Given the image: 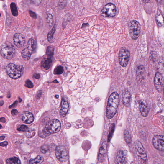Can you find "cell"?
<instances>
[{"mask_svg": "<svg viewBox=\"0 0 164 164\" xmlns=\"http://www.w3.org/2000/svg\"><path fill=\"white\" fill-rule=\"evenodd\" d=\"M119 103L118 93L114 92L109 96L106 108V117L108 119L112 118L116 114Z\"/></svg>", "mask_w": 164, "mask_h": 164, "instance_id": "6da1fadb", "label": "cell"}, {"mask_svg": "<svg viewBox=\"0 0 164 164\" xmlns=\"http://www.w3.org/2000/svg\"><path fill=\"white\" fill-rule=\"evenodd\" d=\"M135 157L139 163H147V159L146 151L142 144L139 141L136 142L134 146Z\"/></svg>", "mask_w": 164, "mask_h": 164, "instance_id": "7a4b0ae2", "label": "cell"}, {"mask_svg": "<svg viewBox=\"0 0 164 164\" xmlns=\"http://www.w3.org/2000/svg\"><path fill=\"white\" fill-rule=\"evenodd\" d=\"M61 128L60 122L56 119H54L47 123L44 128L42 132L45 136L50 135L51 134L58 132Z\"/></svg>", "mask_w": 164, "mask_h": 164, "instance_id": "3957f363", "label": "cell"}, {"mask_svg": "<svg viewBox=\"0 0 164 164\" xmlns=\"http://www.w3.org/2000/svg\"><path fill=\"white\" fill-rule=\"evenodd\" d=\"M24 68L23 66L10 63L7 65L6 71L9 76L13 79H17L23 76Z\"/></svg>", "mask_w": 164, "mask_h": 164, "instance_id": "277c9868", "label": "cell"}, {"mask_svg": "<svg viewBox=\"0 0 164 164\" xmlns=\"http://www.w3.org/2000/svg\"><path fill=\"white\" fill-rule=\"evenodd\" d=\"M1 53L4 58L7 59H12L15 54V49L12 43L6 42L2 45Z\"/></svg>", "mask_w": 164, "mask_h": 164, "instance_id": "5b68a950", "label": "cell"}, {"mask_svg": "<svg viewBox=\"0 0 164 164\" xmlns=\"http://www.w3.org/2000/svg\"><path fill=\"white\" fill-rule=\"evenodd\" d=\"M130 37L134 40H136L139 37L141 31L140 25L139 22L133 20L128 24Z\"/></svg>", "mask_w": 164, "mask_h": 164, "instance_id": "8992f818", "label": "cell"}, {"mask_svg": "<svg viewBox=\"0 0 164 164\" xmlns=\"http://www.w3.org/2000/svg\"><path fill=\"white\" fill-rule=\"evenodd\" d=\"M35 40L32 38L29 39L28 42L27 48H24L22 52V57L24 60H29L35 51Z\"/></svg>", "mask_w": 164, "mask_h": 164, "instance_id": "52a82bcc", "label": "cell"}, {"mask_svg": "<svg viewBox=\"0 0 164 164\" xmlns=\"http://www.w3.org/2000/svg\"><path fill=\"white\" fill-rule=\"evenodd\" d=\"M117 9L116 6L111 3L107 4L103 7L101 12V15L105 17H113L116 15Z\"/></svg>", "mask_w": 164, "mask_h": 164, "instance_id": "ba28073f", "label": "cell"}, {"mask_svg": "<svg viewBox=\"0 0 164 164\" xmlns=\"http://www.w3.org/2000/svg\"><path fill=\"white\" fill-rule=\"evenodd\" d=\"M130 58L129 51L125 48H122L119 52V59L120 65L123 67L127 65Z\"/></svg>", "mask_w": 164, "mask_h": 164, "instance_id": "9c48e42d", "label": "cell"}, {"mask_svg": "<svg viewBox=\"0 0 164 164\" xmlns=\"http://www.w3.org/2000/svg\"><path fill=\"white\" fill-rule=\"evenodd\" d=\"M55 154L57 158L60 162H65L68 159V154L64 147L58 146L57 147L55 150Z\"/></svg>", "mask_w": 164, "mask_h": 164, "instance_id": "30bf717a", "label": "cell"}, {"mask_svg": "<svg viewBox=\"0 0 164 164\" xmlns=\"http://www.w3.org/2000/svg\"><path fill=\"white\" fill-rule=\"evenodd\" d=\"M152 144L157 150L161 151H164V135L155 136L152 140Z\"/></svg>", "mask_w": 164, "mask_h": 164, "instance_id": "8fae6325", "label": "cell"}, {"mask_svg": "<svg viewBox=\"0 0 164 164\" xmlns=\"http://www.w3.org/2000/svg\"><path fill=\"white\" fill-rule=\"evenodd\" d=\"M154 82L156 90L159 92H161L162 90L163 83V78L161 73L159 72L156 73Z\"/></svg>", "mask_w": 164, "mask_h": 164, "instance_id": "7c38bea8", "label": "cell"}, {"mask_svg": "<svg viewBox=\"0 0 164 164\" xmlns=\"http://www.w3.org/2000/svg\"><path fill=\"white\" fill-rule=\"evenodd\" d=\"M14 43L18 47H23L25 43V38L24 36L21 33H16L13 37Z\"/></svg>", "mask_w": 164, "mask_h": 164, "instance_id": "4fadbf2b", "label": "cell"}, {"mask_svg": "<svg viewBox=\"0 0 164 164\" xmlns=\"http://www.w3.org/2000/svg\"><path fill=\"white\" fill-rule=\"evenodd\" d=\"M21 118L22 121L25 124H31L34 120L33 115L28 111H24L22 114Z\"/></svg>", "mask_w": 164, "mask_h": 164, "instance_id": "5bb4252c", "label": "cell"}, {"mask_svg": "<svg viewBox=\"0 0 164 164\" xmlns=\"http://www.w3.org/2000/svg\"><path fill=\"white\" fill-rule=\"evenodd\" d=\"M68 101L64 99H63L61 103V109L60 111L61 117H64L65 116L68 112Z\"/></svg>", "mask_w": 164, "mask_h": 164, "instance_id": "9a60e30c", "label": "cell"}, {"mask_svg": "<svg viewBox=\"0 0 164 164\" xmlns=\"http://www.w3.org/2000/svg\"><path fill=\"white\" fill-rule=\"evenodd\" d=\"M106 142H104L101 147L99 155V160L102 161L106 155Z\"/></svg>", "mask_w": 164, "mask_h": 164, "instance_id": "2e32d148", "label": "cell"}, {"mask_svg": "<svg viewBox=\"0 0 164 164\" xmlns=\"http://www.w3.org/2000/svg\"><path fill=\"white\" fill-rule=\"evenodd\" d=\"M123 102L124 105L128 106L130 101L131 99V95L128 91H125L122 94Z\"/></svg>", "mask_w": 164, "mask_h": 164, "instance_id": "e0dca14e", "label": "cell"}, {"mask_svg": "<svg viewBox=\"0 0 164 164\" xmlns=\"http://www.w3.org/2000/svg\"><path fill=\"white\" fill-rule=\"evenodd\" d=\"M125 162V158L124 152L122 151H119L117 156V163L118 164H124Z\"/></svg>", "mask_w": 164, "mask_h": 164, "instance_id": "ac0fdd59", "label": "cell"}, {"mask_svg": "<svg viewBox=\"0 0 164 164\" xmlns=\"http://www.w3.org/2000/svg\"><path fill=\"white\" fill-rule=\"evenodd\" d=\"M140 106L142 115L144 117L147 116L148 113V109L147 106L143 102L140 101Z\"/></svg>", "mask_w": 164, "mask_h": 164, "instance_id": "d6986e66", "label": "cell"}, {"mask_svg": "<svg viewBox=\"0 0 164 164\" xmlns=\"http://www.w3.org/2000/svg\"><path fill=\"white\" fill-rule=\"evenodd\" d=\"M156 23L159 27H163L164 26V19L162 14L158 11L156 16Z\"/></svg>", "mask_w": 164, "mask_h": 164, "instance_id": "ffe728a7", "label": "cell"}, {"mask_svg": "<svg viewBox=\"0 0 164 164\" xmlns=\"http://www.w3.org/2000/svg\"><path fill=\"white\" fill-rule=\"evenodd\" d=\"M52 60L51 58H47L44 59L41 64V65L46 70L49 69L51 65Z\"/></svg>", "mask_w": 164, "mask_h": 164, "instance_id": "44dd1931", "label": "cell"}, {"mask_svg": "<svg viewBox=\"0 0 164 164\" xmlns=\"http://www.w3.org/2000/svg\"><path fill=\"white\" fill-rule=\"evenodd\" d=\"M44 161V158L40 156H38L35 159H31L29 160V163L30 164H41Z\"/></svg>", "mask_w": 164, "mask_h": 164, "instance_id": "7402d4cb", "label": "cell"}, {"mask_svg": "<svg viewBox=\"0 0 164 164\" xmlns=\"http://www.w3.org/2000/svg\"><path fill=\"white\" fill-rule=\"evenodd\" d=\"M10 7L11 12L13 15L14 17L17 16L18 12L16 4L14 2H12L11 3Z\"/></svg>", "mask_w": 164, "mask_h": 164, "instance_id": "603a6c76", "label": "cell"}, {"mask_svg": "<svg viewBox=\"0 0 164 164\" xmlns=\"http://www.w3.org/2000/svg\"><path fill=\"white\" fill-rule=\"evenodd\" d=\"M6 162L8 164H20L21 162L19 159L14 157L7 159Z\"/></svg>", "mask_w": 164, "mask_h": 164, "instance_id": "cb8c5ba5", "label": "cell"}, {"mask_svg": "<svg viewBox=\"0 0 164 164\" xmlns=\"http://www.w3.org/2000/svg\"><path fill=\"white\" fill-rule=\"evenodd\" d=\"M55 31V28L54 27L48 33L47 35V40L48 42L50 43H52L53 42V38L54 33Z\"/></svg>", "mask_w": 164, "mask_h": 164, "instance_id": "d4e9b609", "label": "cell"}, {"mask_svg": "<svg viewBox=\"0 0 164 164\" xmlns=\"http://www.w3.org/2000/svg\"><path fill=\"white\" fill-rule=\"evenodd\" d=\"M35 135V132L34 129H29L25 133L26 136L28 138H31L34 137Z\"/></svg>", "mask_w": 164, "mask_h": 164, "instance_id": "484cf974", "label": "cell"}, {"mask_svg": "<svg viewBox=\"0 0 164 164\" xmlns=\"http://www.w3.org/2000/svg\"><path fill=\"white\" fill-rule=\"evenodd\" d=\"M64 68L62 66H59L57 67L54 70V73L57 75H59L64 72Z\"/></svg>", "mask_w": 164, "mask_h": 164, "instance_id": "4316f807", "label": "cell"}, {"mask_svg": "<svg viewBox=\"0 0 164 164\" xmlns=\"http://www.w3.org/2000/svg\"><path fill=\"white\" fill-rule=\"evenodd\" d=\"M145 69L143 66H140L137 69L136 71V74L137 76H140L142 75L144 73Z\"/></svg>", "mask_w": 164, "mask_h": 164, "instance_id": "83f0119b", "label": "cell"}, {"mask_svg": "<svg viewBox=\"0 0 164 164\" xmlns=\"http://www.w3.org/2000/svg\"><path fill=\"white\" fill-rule=\"evenodd\" d=\"M124 137L127 143L129 144L131 142V137L129 134L127 130H125L124 132Z\"/></svg>", "mask_w": 164, "mask_h": 164, "instance_id": "f1b7e54d", "label": "cell"}, {"mask_svg": "<svg viewBox=\"0 0 164 164\" xmlns=\"http://www.w3.org/2000/svg\"><path fill=\"white\" fill-rule=\"evenodd\" d=\"M54 54V48L52 47H48L47 49L46 54L49 57L53 56Z\"/></svg>", "mask_w": 164, "mask_h": 164, "instance_id": "f546056e", "label": "cell"}, {"mask_svg": "<svg viewBox=\"0 0 164 164\" xmlns=\"http://www.w3.org/2000/svg\"><path fill=\"white\" fill-rule=\"evenodd\" d=\"M47 21L48 23L50 25H53V17L50 13L47 14Z\"/></svg>", "mask_w": 164, "mask_h": 164, "instance_id": "4dcf8cb0", "label": "cell"}, {"mask_svg": "<svg viewBox=\"0 0 164 164\" xmlns=\"http://www.w3.org/2000/svg\"><path fill=\"white\" fill-rule=\"evenodd\" d=\"M25 86L28 88H32L34 87V85L30 80H28L25 81Z\"/></svg>", "mask_w": 164, "mask_h": 164, "instance_id": "1f68e13d", "label": "cell"}, {"mask_svg": "<svg viewBox=\"0 0 164 164\" xmlns=\"http://www.w3.org/2000/svg\"><path fill=\"white\" fill-rule=\"evenodd\" d=\"M28 129L29 128L28 127L25 125H22L20 128L17 129L18 131L25 132H27Z\"/></svg>", "mask_w": 164, "mask_h": 164, "instance_id": "d6a6232c", "label": "cell"}, {"mask_svg": "<svg viewBox=\"0 0 164 164\" xmlns=\"http://www.w3.org/2000/svg\"><path fill=\"white\" fill-rule=\"evenodd\" d=\"M48 150H49V148L46 145H43L41 147V151L43 154H46Z\"/></svg>", "mask_w": 164, "mask_h": 164, "instance_id": "836d02e7", "label": "cell"}, {"mask_svg": "<svg viewBox=\"0 0 164 164\" xmlns=\"http://www.w3.org/2000/svg\"><path fill=\"white\" fill-rule=\"evenodd\" d=\"M32 4L36 6L40 5L42 2V0H30Z\"/></svg>", "mask_w": 164, "mask_h": 164, "instance_id": "e575fe53", "label": "cell"}, {"mask_svg": "<svg viewBox=\"0 0 164 164\" xmlns=\"http://www.w3.org/2000/svg\"><path fill=\"white\" fill-rule=\"evenodd\" d=\"M114 125H113L112 128H111V131L109 133V138H108V142H109L110 141L111 139L112 135V134H113L114 131Z\"/></svg>", "mask_w": 164, "mask_h": 164, "instance_id": "d590c367", "label": "cell"}, {"mask_svg": "<svg viewBox=\"0 0 164 164\" xmlns=\"http://www.w3.org/2000/svg\"><path fill=\"white\" fill-rule=\"evenodd\" d=\"M30 15L31 17L33 18L36 19L37 18V16L36 14L34 12H32V11L30 10L29 12Z\"/></svg>", "mask_w": 164, "mask_h": 164, "instance_id": "8d00e7d4", "label": "cell"}, {"mask_svg": "<svg viewBox=\"0 0 164 164\" xmlns=\"http://www.w3.org/2000/svg\"><path fill=\"white\" fill-rule=\"evenodd\" d=\"M18 113V111L17 110L15 109H14L11 111V114H12L13 116L16 115Z\"/></svg>", "mask_w": 164, "mask_h": 164, "instance_id": "74e56055", "label": "cell"}, {"mask_svg": "<svg viewBox=\"0 0 164 164\" xmlns=\"http://www.w3.org/2000/svg\"><path fill=\"white\" fill-rule=\"evenodd\" d=\"M7 145H8V143L6 141L4 142L1 143L0 144L1 146L3 147L6 146Z\"/></svg>", "mask_w": 164, "mask_h": 164, "instance_id": "f35d334b", "label": "cell"}, {"mask_svg": "<svg viewBox=\"0 0 164 164\" xmlns=\"http://www.w3.org/2000/svg\"><path fill=\"white\" fill-rule=\"evenodd\" d=\"M17 103H18V102L17 101H15L14 103L13 104H12V105H11L9 106V109H11V108H12L13 107L15 106H16V105H17Z\"/></svg>", "mask_w": 164, "mask_h": 164, "instance_id": "ab89813d", "label": "cell"}, {"mask_svg": "<svg viewBox=\"0 0 164 164\" xmlns=\"http://www.w3.org/2000/svg\"><path fill=\"white\" fill-rule=\"evenodd\" d=\"M33 77L36 79H39L40 77V74H35L33 75Z\"/></svg>", "mask_w": 164, "mask_h": 164, "instance_id": "60d3db41", "label": "cell"}, {"mask_svg": "<svg viewBox=\"0 0 164 164\" xmlns=\"http://www.w3.org/2000/svg\"><path fill=\"white\" fill-rule=\"evenodd\" d=\"M42 92L40 91H38V93H37L36 95L37 98L38 99L40 98L41 95H42Z\"/></svg>", "mask_w": 164, "mask_h": 164, "instance_id": "b9f144b4", "label": "cell"}, {"mask_svg": "<svg viewBox=\"0 0 164 164\" xmlns=\"http://www.w3.org/2000/svg\"><path fill=\"white\" fill-rule=\"evenodd\" d=\"M1 122L3 123H5L6 122V120L5 118L2 117L1 118Z\"/></svg>", "mask_w": 164, "mask_h": 164, "instance_id": "7bdbcfd3", "label": "cell"}, {"mask_svg": "<svg viewBox=\"0 0 164 164\" xmlns=\"http://www.w3.org/2000/svg\"><path fill=\"white\" fill-rule=\"evenodd\" d=\"M150 1V0H142V1H143V2H144L145 3H147Z\"/></svg>", "mask_w": 164, "mask_h": 164, "instance_id": "ee69618b", "label": "cell"}, {"mask_svg": "<svg viewBox=\"0 0 164 164\" xmlns=\"http://www.w3.org/2000/svg\"><path fill=\"white\" fill-rule=\"evenodd\" d=\"M5 137L4 136H1V140H2L4 139Z\"/></svg>", "mask_w": 164, "mask_h": 164, "instance_id": "f6af8a7d", "label": "cell"}, {"mask_svg": "<svg viewBox=\"0 0 164 164\" xmlns=\"http://www.w3.org/2000/svg\"><path fill=\"white\" fill-rule=\"evenodd\" d=\"M162 1V0H156V1H157V2L158 3H160Z\"/></svg>", "mask_w": 164, "mask_h": 164, "instance_id": "bcb514c9", "label": "cell"}, {"mask_svg": "<svg viewBox=\"0 0 164 164\" xmlns=\"http://www.w3.org/2000/svg\"><path fill=\"white\" fill-rule=\"evenodd\" d=\"M4 103V102L3 101H1V106H2L3 105Z\"/></svg>", "mask_w": 164, "mask_h": 164, "instance_id": "7dc6e473", "label": "cell"}, {"mask_svg": "<svg viewBox=\"0 0 164 164\" xmlns=\"http://www.w3.org/2000/svg\"><path fill=\"white\" fill-rule=\"evenodd\" d=\"M59 97V96L58 95H57L56 96H55V97L57 99Z\"/></svg>", "mask_w": 164, "mask_h": 164, "instance_id": "c3c4849f", "label": "cell"}, {"mask_svg": "<svg viewBox=\"0 0 164 164\" xmlns=\"http://www.w3.org/2000/svg\"><path fill=\"white\" fill-rule=\"evenodd\" d=\"M2 125H1V129L2 128Z\"/></svg>", "mask_w": 164, "mask_h": 164, "instance_id": "681fc988", "label": "cell"}]
</instances>
